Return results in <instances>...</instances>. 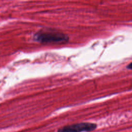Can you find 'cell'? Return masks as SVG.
I'll return each instance as SVG.
<instances>
[{
  "instance_id": "cell-3",
  "label": "cell",
  "mask_w": 132,
  "mask_h": 132,
  "mask_svg": "<svg viewBox=\"0 0 132 132\" xmlns=\"http://www.w3.org/2000/svg\"><path fill=\"white\" fill-rule=\"evenodd\" d=\"M131 63H129V64L127 65V69H130H130H131Z\"/></svg>"
},
{
  "instance_id": "cell-1",
  "label": "cell",
  "mask_w": 132,
  "mask_h": 132,
  "mask_svg": "<svg viewBox=\"0 0 132 132\" xmlns=\"http://www.w3.org/2000/svg\"><path fill=\"white\" fill-rule=\"evenodd\" d=\"M34 37L36 41L44 43H64L69 40L67 35L52 29L40 30L35 34Z\"/></svg>"
},
{
  "instance_id": "cell-2",
  "label": "cell",
  "mask_w": 132,
  "mask_h": 132,
  "mask_svg": "<svg viewBox=\"0 0 132 132\" xmlns=\"http://www.w3.org/2000/svg\"><path fill=\"white\" fill-rule=\"evenodd\" d=\"M97 127V125L94 123L80 122L61 127L57 132H90L95 130Z\"/></svg>"
}]
</instances>
